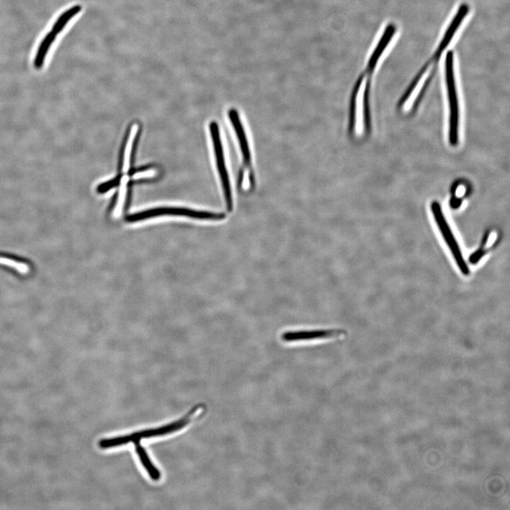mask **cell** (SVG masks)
Instances as JSON below:
<instances>
[{
  "label": "cell",
  "instance_id": "6da1fadb",
  "mask_svg": "<svg viewBox=\"0 0 510 510\" xmlns=\"http://www.w3.org/2000/svg\"><path fill=\"white\" fill-rule=\"evenodd\" d=\"M364 70L357 78L352 91L350 104V133L364 135L369 127V101L372 78H366Z\"/></svg>",
  "mask_w": 510,
  "mask_h": 510
},
{
  "label": "cell",
  "instance_id": "7a4b0ae2",
  "mask_svg": "<svg viewBox=\"0 0 510 510\" xmlns=\"http://www.w3.org/2000/svg\"><path fill=\"white\" fill-rule=\"evenodd\" d=\"M229 118L238 140L242 156V167L239 176V187L244 193L253 192L256 187V178L254 172L253 156L248 135L241 121L239 112L232 108L229 111Z\"/></svg>",
  "mask_w": 510,
  "mask_h": 510
},
{
  "label": "cell",
  "instance_id": "3957f363",
  "mask_svg": "<svg viewBox=\"0 0 510 510\" xmlns=\"http://www.w3.org/2000/svg\"><path fill=\"white\" fill-rule=\"evenodd\" d=\"M455 52L449 50L445 57L444 76L449 106V143L455 146L459 143L460 105L455 75Z\"/></svg>",
  "mask_w": 510,
  "mask_h": 510
},
{
  "label": "cell",
  "instance_id": "277c9868",
  "mask_svg": "<svg viewBox=\"0 0 510 510\" xmlns=\"http://www.w3.org/2000/svg\"><path fill=\"white\" fill-rule=\"evenodd\" d=\"M197 411V409L192 411L188 416L180 419L179 421L174 422L166 426L137 432L125 436L101 439L100 440L99 445L101 448H110L126 445L130 442H133L135 444L140 443L141 439L173 433L184 428L187 425H188L191 422L192 417Z\"/></svg>",
  "mask_w": 510,
  "mask_h": 510
},
{
  "label": "cell",
  "instance_id": "5b68a950",
  "mask_svg": "<svg viewBox=\"0 0 510 510\" xmlns=\"http://www.w3.org/2000/svg\"><path fill=\"white\" fill-rule=\"evenodd\" d=\"M210 132L213 141L216 167L219 175L227 210L232 212L234 210V198L232 190L231 181L228 168L226 167L224 150L220 136L219 127L216 122L210 125Z\"/></svg>",
  "mask_w": 510,
  "mask_h": 510
},
{
  "label": "cell",
  "instance_id": "8992f818",
  "mask_svg": "<svg viewBox=\"0 0 510 510\" xmlns=\"http://www.w3.org/2000/svg\"><path fill=\"white\" fill-rule=\"evenodd\" d=\"M162 215L185 216L200 220H220L225 218L224 213L197 211L185 208L161 207L136 213L126 218L127 222H134Z\"/></svg>",
  "mask_w": 510,
  "mask_h": 510
},
{
  "label": "cell",
  "instance_id": "52a82bcc",
  "mask_svg": "<svg viewBox=\"0 0 510 510\" xmlns=\"http://www.w3.org/2000/svg\"><path fill=\"white\" fill-rule=\"evenodd\" d=\"M431 210L435 222L438 225V228L453 258H455L458 267L463 274L469 275L470 273L469 268L463 257L459 243L455 235L453 234L450 226L446 221L439 203L437 201L432 202L431 204Z\"/></svg>",
  "mask_w": 510,
  "mask_h": 510
},
{
  "label": "cell",
  "instance_id": "ba28073f",
  "mask_svg": "<svg viewBox=\"0 0 510 510\" xmlns=\"http://www.w3.org/2000/svg\"><path fill=\"white\" fill-rule=\"evenodd\" d=\"M346 333L339 330H320L310 331H291L281 334V339L286 343L305 341L316 339H325L337 337Z\"/></svg>",
  "mask_w": 510,
  "mask_h": 510
},
{
  "label": "cell",
  "instance_id": "9c48e42d",
  "mask_svg": "<svg viewBox=\"0 0 510 510\" xmlns=\"http://www.w3.org/2000/svg\"><path fill=\"white\" fill-rule=\"evenodd\" d=\"M0 264L13 269L22 275L29 274L32 269L27 260L6 253H0Z\"/></svg>",
  "mask_w": 510,
  "mask_h": 510
},
{
  "label": "cell",
  "instance_id": "30bf717a",
  "mask_svg": "<svg viewBox=\"0 0 510 510\" xmlns=\"http://www.w3.org/2000/svg\"><path fill=\"white\" fill-rule=\"evenodd\" d=\"M56 35L53 31L48 32L41 42L34 62V66L37 70L42 69L46 55L55 41Z\"/></svg>",
  "mask_w": 510,
  "mask_h": 510
},
{
  "label": "cell",
  "instance_id": "8fae6325",
  "mask_svg": "<svg viewBox=\"0 0 510 510\" xmlns=\"http://www.w3.org/2000/svg\"><path fill=\"white\" fill-rule=\"evenodd\" d=\"M136 451L139 458V460L149 474L151 479L153 481H159L161 478V474L160 471L153 465L149 458L148 453L145 448L141 445L140 443L135 444Z\"/></svg>",
  "mask_w": 510,
  "mask_h": 510
},
{
  "label": "cell",
  "instance_id": "7c38bea8",
  "mask_svg": "<svg viewBox=\"0 0 510 510\" xmlns=\"http://www.w3.org/2000/svg\"><path fill=\"white\" fill-rule=\"evenodd\" d=\"M138 132V125H134L129 131L123 155L122 171L125 173H128L130 168L131 156Z\"/></svg>",
  "mask_w": 510,
  "mask_h": 510
},
{
  "label": "cell",
  "instance_id": "4fadbf2b",
  "mask_svg": "<svg viewBox=\"0 0 510 510\" xmlns=\"http://www.w3.org/2000/svg\"><path fill=\"white\" fill-rule=\"evenodd\" d=\"M82 9L81 6L77 5L65 11L55 22L52 31L56 34L61 33L67 24L80 13Z\"/></svg>",
  "mask_w": 510,
  "mask_h": 510
},
{
  "label": "cell",
  "instance_id": "5bb4252c",
  "mask_svg": "<svg viewBox=\"0 0 510 510\" xmlns=\"http://www.w3.org/2000/svg\"><path fill=\"white\" fill-rule=\"evenodd\" d=\"M127 183H128V178L127 176L122 178L121 183H120V194L118 200L116 211H121L122 208L125 201L126 199L127 192Z\"/></svg>",
  "mask_w": 510,
  "mask_h": 510
},
{
  "label": "cell",
  "instance_id": "9a60e30c",
  "mask_svg": "<svg viewBox=\"0 0 510 510\" xmlns=\"http://www.w3.org/2000/svg\"><path fill=\"white\" fill-rule=\"evenodd\" d=\"M121 180L122 178L119 176L108 182L101 184L98 186L97 192L100 194L105 193L108 190H111L113 187H115L116 186L119 185L121 183Z\"/></svg>",
  "mask_w": 510,
  "mask_h": 510
},
{
  "label": "cell",
  "instance_id": "2e32d148",
  "mask_svg": "<svg viewBox=\"0 0 510 510\" xmlns=\"http://www.w3.org/2000/svg\"><path fill=\"white\" fill-rule=\"evenodd\" d=\"M156 174H157V171L155 169H143V170H141V171L136 172L133 175V178L141 179V178H151V177L155 176Z\"/></svg>",
  "mask_w": 510,
  "mask_h": 510
},
{
  "label": "cell",
  "instance_id": "e0dca14e",
  "mask_svg": "<svg viewBox=\"0 0 510 510\" xmlns=\"http://www.w3.org/2000/svg\"><path fill=\"white\" fill-rule=\"evenodd\" d=\"M467 192V187L464 184H459L455 189V197L456 200L463 198Z\"/></svg>",
  "mask_w": 510,
  "mask_h": 510
}]
</instances>
